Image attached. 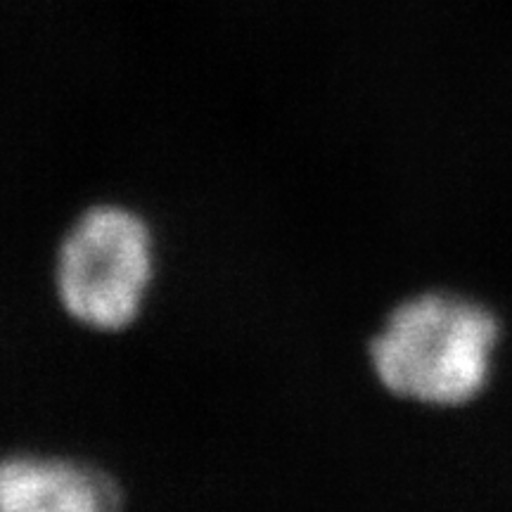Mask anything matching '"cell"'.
I'll return each mask as SVG.
<instances>
[{"instance_id": "1", "label": "cell", "mask_w": 512, "mask_h": 512, "mask_svg": "<svg viewBox=\"0 0 512 512\" xmlns=\"http://www.w3.org/2000/svg\"><path fill=\"white\" fill-rule=\"evenodd\" d=\"M501 323L489 306L456 292H422L384 318L370 342L377 382L399 399L458 408L494 377Z\"/></svg>"}, {"instance_id": "2", "label": "cell", "mask_w": 512, "mask_h": 512, "mask_svg": "<svg viewBox=\"0 0 512 512\" xmlns=\"http://www.w3.org/2000/svg\"><path fill=\"white\" fill-rule=\"evenodd\" d=\"M157 268L150 223L121 204L83 211L64 235L55 266L62 309L98 332L136 323Z\"/></svg>"}, {"instance_id": "3", "label": "cell", "mask_w": 512, "mask_h": 512, "mask_svg": "<svg viewBox=\"0 0 512 512\" xmlns=\"http://www.w3.org/2000/svg\"><path fill=\"white\" fill-rule=\"evenodd\" d=\"M114 503V484L83 463L41 456L0 460V512H100Z\"/></svg>"}]
</instances>
